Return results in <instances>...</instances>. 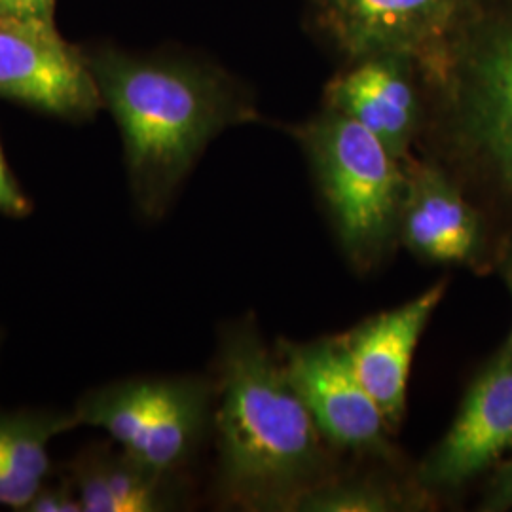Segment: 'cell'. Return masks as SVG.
<instances>
[{"label":"cell","mask_w":512,"mask_h":512,"mask_svg":"<svg viewBox=\"0 0 512 512\" xmlns=\"http://www.w3.org/2000/svg\"><path fill=\"white\" fill-rule=\"evenodd\" d=\"M213 397L211 385L198 378L160 380L147 435L131 458L173 475L200 444Z\"/></svg>","instance_id":"cell-14"},{"label":"cell","mask_w":512,"mask_h":512,"mask_svg":"<svg viewBox=\"0 0 512 512\" xmlns=\"http://www.w3.org/2000/svg\"><path fill=\"white\" fill-rule=\"evenodd\" d=\"M446 294V281L399 308L378 313L338 336L357 378L380 406L391 431L406 412V389L421 334Z\"/></svg>","instance_id":"cell-10"},{"label":"cell","mask_w":512,"mask_h":512,"mask_svg":"<svg viewBox=\"0 0 512 512\" xmlns=\"http://www.w3.org/2000/svg\"><path fill=\"white\" fill-rule=\"evenodd\" d=\"M90 65L122 133L131 198L143 219L165 217L203 150L224 129L258 118L245 93L209 67L112 50Z\"/></svg>","instance_id":"cell-1"},{"label":"cell","mask_w":512,"mask_h":512,"mask_svg":"<svg viewBox=\"0 0 512 512\" xmlns=\"http://www.w3.org/2000/svg\"><path fill=\"white\" fill-rule=\"evenodd\" d=\"M33 213V203L21 190L10 165L4 158V150L0 145V215L8 219H27Z\"/></svg>","instance_id":"cell-16"},{"label":"cell","mask_w":512,"mask_h":512,"mask_svg":"<svg viewBox=\"0 0 512 512\" xmlns=\"http://www.w3.org/2000/svg\"><path fill=\"white\" fill-rule=\"evenodd\" d=\"M0 97L73 122L105 107L90 59L46 21L0 19Z\"/></svg>","instance_id":"cell-7"},{"label":"cell","mask_w":512,"mask_h":512,"mask_svg":"<svg viewBox=\"0 0 512 512\" xmlns=\"http://www.w3.org/2000/svg\"><path fill=\"white\" fill-rule=\"evenodd\" d=\"M416 67L418 63L403 54L353 59L348 71L334 76L325 88V107L353 118L372 131L393 156L408 162L421 124Z\"/></svg>","instance_id":"cell-11"},{"label":"cell","mask_w":512,"mask_h":512,"mask_svg":"<svg viewBox=\"0 0 512 512\" xmlns=\"http://www.w3.org/2000/svg\"><path fill=\"white\" fill-rule=\"evenodd\" d=\"M512 450V351L503 344L469 385L446 435L423 459L418 482L454 492Z\"/></svg>","instance_id":"cell-8"},{"label":"cell","mask_w":512,"mask_h":512,"mask_svg":"<svg viewBox=\"0 0 512 512\" xmlns=\"http://www.w3.org/2000/svg\"><path fill=\"white\" fill-rule=\"evenodd\" d=\"M25 512H82V505L74 488L44 484Z\"/></svg>","instance_id":"cell-17"},{"label":"cell","mask_w":512,"mask_h":512,"mask_svg":"<svg viewBox=\"0 0 512 512\" xmlns=\"http://www.w3.org/2000/svg\"><path fill=\"white\" fill-rule=\"evenodd\" d=\"M220 490L247 509L287 511L323 480L327 456L279 357L253 323L222 336L217 382Z\"/></svg>","instance_id":"cell-2"},{"label":"cell","mask_w":512,"mask_h":512,"mask_svg":"<svg viewBox=\"0 0 512 512\" xmlns=\"http://www.w3.org/2000/svg\"><path fill=\"white\" fill-rule=\"evenodd\" d=\"M404 505V499L374 480H321L296 495L287 511L389 512Z\"/></svg>","instance_id":"cell-15"},{"label":"cell","mask_w":512,"mask_h":512,"mask_svg":"<svg viewBox=\"0 0 512 512\" xmlns=\"http://www.w3.org/2000/svg\"><path fill=\"white\" fill-rule=\"evenodd\" d=\"M171 476L147 467L124 450H92L73 467L82 512H160L177 505Z\"/></svg>","instance_id":"cell-12"},{"label":"cell","mask_w":512,"mask_h":512,"mask_svg":"<svg viewBox=\"0 0 512 512\" xmlns=\"http://www.w3.org/2000/svg\"><path fill=\"white\" fill-rule=\"evenodd\" d=\"M71 412H0V507L27 511L50 475V444L73 431Z\"/></svg>","instance_id":"cell-13"},{"label":"cell","mask_w":512,"mask_h":512,"mask_svg":"<svg viewBox=\"0 0 512 512\" xmlns=\"http://www.w3.org/2000/svg\"><path fill=\"white\" fill-rule=\"evenodd\" d=\"M323 25L349 59L403 54L444 82L484 0H319Z\"/></svg>","instance_id":"cell-5"},{"label":"cell","mask_w":512,"mask_h":512,"mask_svg":"<svg viewBox=\"0 0 512 512\" xmlns=\"http://www.w3.org/2000/svg\"><path fill=\"white\" fill-rule=\"evenodd\" d=\"M399 241L423 262L476 268L486 255L482 215L442 169L406 162Z\"/></svg>","instance_id":"cell-9"},{"label":"cell","mask_w":512,"mask_h":512,"mask_svg":"<svg viewBox=\"0 0 512 512\" xmlns=\"http://www.w3.org/2000/svg\"><path fill=\"white\" fill-rule=\"evenodd\" d=\"M277 357L323 440L363 456L384 458L391 452L393 431L357 378L338 336L308 344L281 342Z\"/></svg>","instance_id":"cell-6"},{"label":"cell","mask_w":512,"mask_h":512,"mask_svg":"<svg viewBox=\"0 0 512 512\" xmlns=\"http://www.w3.org/2000/svg\"><path fill=\"white\" fill-rule=\"evenodd\" d=\"M55 0H0V19L54 21Z\"/></svg>","instance_id":"cell-19"},{"label":"cell","mask_w":512,"mask_h":512,"mask_svg":"<svg viewBox=\"0 0 512 512\" xmlns=\"http://www.w3.org/2000/svg\"><path fill=\"white\" fill-rule=\"evenodd\" d=\"M497 268H499L501 279L505 281V285H507V289H509V293H511L512 298V234L509 238L505 239V243H503V245H501V249H499V255H497ZM505 344H507V348L512 351V330Z\"/></svg>","instance_id":"cell-20"},{"label":"cell","mask_w":512,"mask_h":512,"mask_svg":"<svg viewBox=\"0 0 512 512\" xmlns=\"http://www.w3.org/2000/svg\"><path fill=\"white\" fill-rule=\"evenodd\" d=\"M480 511H512V459L505 461L495 473L486 495L480 503Z\"/></svg>","instance_id":"cell-18"},{"label":"cell","mask_w":512,"mask_h":512,"mask_svg":"<svg viewBox=\"0 0 512 512\" xmlns=\"http://www.w3.org/2000/svg\"><path fill=\"white\" fill-rule=\"evenodd\" d=\"M442 84L459 148L512 194V8L490 18L482 12Z\"/></svg>","instance_id":"cell-4"},{"label":"cell","mask_w":512,"mask_h":512,"mask_svg":"<svg viewBox=\"0 0 512 512\" xmlns=\"http://www.w3.org/2000/svg\"><path fill=\"white\" fill-rule=\"evenodd\" d=\"M349 260L370 268L399 238L406 162L365 126L323 109L294 128Z\"/></svg>","instance_id":"cell-3"}]
</instances>
